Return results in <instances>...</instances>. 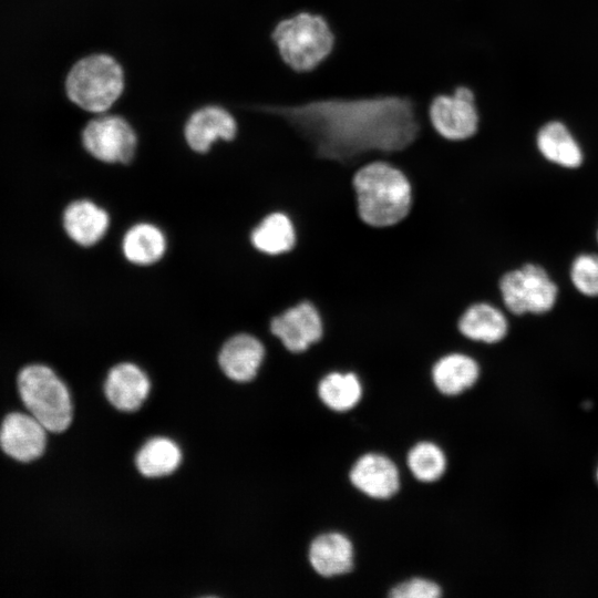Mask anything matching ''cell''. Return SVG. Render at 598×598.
I'll return each mask as SVG.
<instances>
[{"mask_svg": "<svg viewBox=\"0 0 598 598\" xmlns=\"http://www.w3.org/2000/svg\"><path fill=\"white\" fill-rule=\"evenodd\" d=\"M575 287L587 296H598V255H580L571 266Z\"/></svg>", "mask_w": 598, "mask_h": 598, "instance_id": "d4e9b609", "label": "cell"}, {"mask_svg": "<svg viewBox=\"0 0 598 598\" xmlns=\"http://www.w3.org/2000/svg\"><path fill=\"white\" fill-rule=\"evenodd\" d=\"M112 217L106 207L90 197L70 202L62 213V227L80 248L99 245L111 229Z\"/></svg>", "mask_w": 598, "mask_h": 598, "instance_id": "7c38bea8", "label": "cell"}, {"mask_svg": "<svg viewBox=\"0 0 598 598\" xmlns=\"http://www.w3.org/2000/svg\"><path fill=\"white\" fill-rule=\"evenodd\" d=\"M266 355L267 347L258 336L237 331L221 342L217 361L228 379L249 382L257 377Z\"/></svg>", "mask_w": 598, "mask_h": 598, "instance_id": "8fae6325", "label": "cell"}, {"mask_svg": "<svg viewBox=\"0 0 598 598\" xmlns=\"http://www.w3.org/2000/svg\"><path fill=\"white\" fill-rule=\"evenodd\" d=\"M251 246L266 256H281L297 244V229L291 217L282 210H272L261 217L249 233Z\"/></svg>", "mask_w": 598, "mask_h": 598, "instance_id": "ac0fdd59", "label": "cell"}, {"mask_svg": "<svg viewBox=\"0 0 598 598\" xmlns=\"http://www.w3.org/2000/svg\"><path fill=\"white\" fill-rule=\"evenodd\" d=\"M390 596L393 598H437L441 588L433 581L414 578L395 586Z\"/></svg>", "mask_w": 598, "mask_h": 598, "instance_id": "484cf974", "label": "cell"}, {"mask_svg": "<svg viewBox=\"0 0 598 598\" xmlns=\"http://www.w3.org/2000/svg\"><path fill=\"white\" fill-rule=\"evenodd\" d=\"M350 480L359 491L373 498H389L400 486L396 466L380 454L361 456L350 471Z\"/></svg>", "mask_w": 598, "mask_h": 598, "instance_id": "e0dca14e", "label": "cell"}, {"mask_svg": "<svg viewBox=\"0 0 598 598\" xmlns=\"http://www.w3.org/2000/svg\"><path fill=\"white\" fill-rule=\"evenodd\" d=\"M309 560L321 576L332 577L346 574L353 566L352 544L342 534H322L311 543Z\"/></svg>", "mask_w": 598, "mask_h": 598, "instance_id": "ffe728a7", "label": "cell"}, {"mask_svg": "<svg viewBox=\"0 0 598 598\" xmlns=\"http://www.w3.org/2000/svg\"><path fill=\"white\" fill-rule=\"evenodd\" d=\"M270 41L289 71L306 74L329 59L337 38L323 14L301 9L276 21L270 30Z\"/></svg>", "mask_w": 598, "mask_h": 598, "instance_id": "3957f363", "label": "cell"}, {"mask_svg": "<svg viewBox=\"0 0 598 598\" xmlns=\"http://www.w3.org/2000/svg\"><path fill=\"white\" fill-rule=\"evenodd\" d=\"M431 377L440 392L455 395L475 384L480 377V365L471 354L463 351H451L433 362Z\"/></svg>", "mask_w": 598, "mask_h": 598, "instance_id": "d6986e66", "label": "cell"}, {"mask_svg": "<svg viewBox=\"0 0 598 598\" xmlns=\"http://www.w3.org/2000/svg\"><path fill=\"white\" fill-rule=\"evenodd\" d=\"M124 89L125 73L122 64L104 52L92 53L76 61L65 80L70 101L95 115L109 112Z\"/></svg>", "mask_w": 598, "mask_h": 598, "instance_id": "277c9868", "label": "cell"}, {"mask_svg": "<svg viewBox=\"0 0 598 598\" xmlns=\"http://www.w3.org/2000/svg\"><path fill=\"white\" fill-rule=\"evenodd\" d=\"M597 480H598V471H597Z\"/></svg>", "mask_w": 598, "mask_h": 598, "instance_id": "4316f807", "label": "cell"}, {"mask_svg": "<svg viewBox=\"0 0 598 598\" xmlns=\"http://www.w3.org/2000/svg\"><path fill=\"white\" fill-rule=\"evenodd\" d=\"M352 185L359 217L369 226L395 225L411 210L410 179L388 161L374 159L360 166L353 174Z\"/></svg>", "mask_w": 598, "mask_h": 598, "instance_id": "7a4b0ae2", "label": "cell"}, {"mask_svg": "<svg viewBox=\"0 0 598 598\" xmlns=\"http://www.w3.org/2000/svg\"><path fill=\"white\" fill-rule=\"evenodd\" d=\"M20 398L47 431L60 433L72 422V401L64 382L43 364L28 365L18 375Z\"/></svg>", "mask_w": 598, "mask_h": 598, "instance_id": "5b68a950", "label": "cell"}, {"mask_svg": "<svg viewBox=\"0 0 598 598\" xmlns=\"http://www.w3.org/2000/svg\"><path fill=\"white\" fill-rule=\"evenodd\" d=\"M45 432V427L31 414L10 413L0 427V447L17 461L31 462L44 452Z\"/></svg>", "mask_w": 598, "mask_h": 598, "instance_id": "4fadbf2b", "label": "cell"}, {"mask_svg": "<svg viewBox=\"0 0 598 598\" xmlns=\"http://www.w3.org/2000/svg\"><path fill=\"white\" fill-rule=\"evenodd\" d=\"M269 331L288 352L300 354L322 339L324 326L318 308L301 300L275 315Z\"/></svg>", "mask_w": 598, "mask_h": 598, "instance_id": "9c48e42d", "label": "cell"}, {"mask_svg": "<svg viewBox=\"0 0 598 598\" xmlns=\"http://www.w3.org/2000/svg\"><path fill=\"white\" fill-rule=\"evenodd\" d=\"M426 114L431 127L447 141H466L480 130L476 94L466 84H458L451 92L435 94L429 102Z\"/></svg>", "mask_w": 598, "mask_h": 598, "instance_id": "52a82bcc", "label": "cell"}, {"mask_svg": "<svg viewBox=\"0 0 598 598\" xmlns=\"http://www.w3.org/2000/svg\"><path fill=\"white\" fill-rule=\"evenodd\" d=\"M237 135L236 117L219 104H206L194 110L183 126L184 143L196 155H207L215 144L231 143Z\"/></svg>", "mask_w": 598, "mask_h": 598, "instance_id": "30bf717a", "label": "cell"}, {"mask_svg": "<svg viewBox=\"0 0 598 598\" xmlns=\"http://www.w3.org/2000/svg\"><path fill=\"white\" fill-rule=\"evenodd\" d=\"M246 109L287 124L318 157L355 169L403 151L429 123L427 109L402 94L324 95Z\"/></svg>", "mask_w": 598, "mask_h": 598, "instance_id": "6da1fadb", "label": "cell"}, {"mask_svg": "<svg viewBox=\"0 0 598 598\" xmlns=\"http://www.w3.org/2000/svg\"><path fill=\"white\" fill-rule=\"evenodd\" d=\"M321 401L331 410L344 412L358 404L362 394V385L352 371H330L318 383Z\"/></svg>", "mask_w": 598, "mask_h": 598, "instance_id": "44dd1931", "label": "cell"}, {"mask_svg": "<svg viewBox=\"0 0 598 598\" xmlns=\"http://www.w3.org/2000/svg\"><path fill=\"white\" fill-rule=\"evenodd\" d=\"M460 333L475 343L495 344L508 332V320L497 305L476 301L465 308L457 320Z\"/></svg>", "mask_w": 598, "mask_h": 598, "instance_id": "2e32d148", "label": "cell"}, {"mask_svg": "<svg viewBox=\"0 0 598 598\" xmlns=\"http://www.w3.org/2000/svg\"><path fill=\"white\" fill-rule=\"evenodd\" d=\"M151 390L146 372L136 363L123 361L107 372L104 392L109 402L120 411L133 412L142 406Z\"/></svg>", "mask_w": 598, "mask_h": 598, "instance_id": "9a60e30c", "label": "cell"}, {"mask_svg": "<svg viewBox=\"0 0 598 598\" xmlns=\"http://www.w3.org/2000/svg\"><path fill=\"white\" fill-rule=\"evenodd\" d=\"M178 445L167 437H153L136 455V466L146 477H159L173 473L181 464Z\"/></svg>", "mask_w": 598, "mask_h": 598, "instance_id": "603a6c76", "label": "cell"}, {"mask_svg": "<svg viewBox=\"0 0 598 598\" xmlns=\"http://www.w3.org/2000/svg\"><path fill=\"white\" fill-rule=\"evenodd\" d=\"M498 291L504 307L514 315L546 312L557 296V287L545 270L532 264L505 272L498 279Z\"/></svg>", "mask_w": 598, "mask_h": 598, "instance_id": "ba28073f", "label": "cell"}, {"mask_svg": "<svg viewBox=\"0 0 598 598\" xmlns=\"http://www.w3.org/2000/svg\"><path fill=\"white\" fill-rule=\"evenodd\" d=\"M81 143L90 157L105 165H128L140 151V137L131 122L109 112L84 125Z\"/></svg>", "mask_w": 598, "mask_h": 598, "instance_id": "8992f818", "label": "cell"}, {"mask_svg": "<svg viewBox=\"0 0 598 598\" xmlns=\"http://www.w3.org/2000/svg\"><path fill=\"white\" fill-rule=\"evenodd\" d=\"M408 465L419 481L430 483L443 475L446 460L437 445L431 442H421L409 452Z\"/></svg>", "mask_w": 598, "mask_h": 598, "instance_id": "cb8c5ba5", "label": "cell"}, {"mask_svg": "<svg viewBox=\"0 0 598 598\" xmlns=\"http://www.w3.org/2000/svg\"><path fill=\"white\" fill-rule=\"evenodd\" d=\"M537 145L547 159L561 166L577 167L582 161L578 144L559 122H550L540 128Z\"/></svg>", "mask_w": 598, "mask_h": 598, "instance_id": "7402d4cb", "label": "cell"}, {"mask_svg": "<svg viewBox=\"0 0 598 598\" xmlns=\"http://www.w3.org/2000/svg\"><path fill=\"white\" fill-rule=\"evenodd\" d=\"M120 247L128 264L142 268L152 267L165 257L168 237L157 223L137 220L123 231Z\"/></svg>", "mask_w": 598, "mask_h": 598, "instance_id": "5bb4252c", "label": "cell"}]
</instances>
